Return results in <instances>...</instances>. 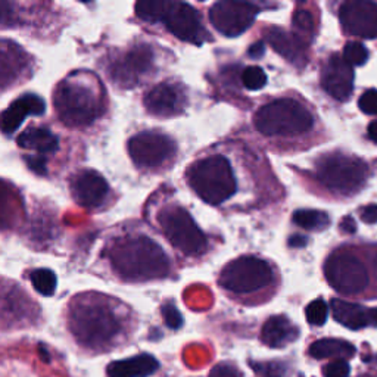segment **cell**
Instances as JSON below:
<instances>
[{
  "label": "cell",
  "instance_id": "1",
  "mask_svg": "<svg viewBox=\"0 0 377 377\" xmlns=\"http://www.w3.org/2000/svg\"><path fill=\"white\" fill-rule=\"evenodd\" d=\"M100 256L112 274L125 283H146L168 279L174 264L149 233L139 227H123L108 238Z\"/></svg>",
  "mask_w": 377,
  "mask_h": 377
},
{
  "label": "cell",
  "instance_id": "2",
  "mask_svg": "<svg viewBox=\"0 0 377 377\" xmlns=\"http://www.w3.org/2000/svg\"><path fill=\"white\" fill-rule=\"evenodd\" d=\"M128 323L127 306L105 294H78L68 303V330L85 350H111L127 336Z\"/></svg>",
  "mask_w": 377,
  "mask_h": 377
},
{
  "label": "cell",
  "instance_id": "3",
  "mask_svg": "<svg viewBox=\"0 0 377 377\" xmlns=\"http://www.w3.org/2000/svg\"><path fill=\"white\" fill-rule=\"evenodd\" d=\"M53 108L65 127L85 130L102 120L108 112L107 90L93 72L78 69L56 84Z\"/></svg>",
  "mask_w": 377,
  "mask_h": 377
},
{
  "label": "cell",
  "instance_id": "4",
  "mask_svg": "<svg viewBox=\"0 0 377 377\" xmlns=\"http://www.w3.org/2000/svg\"><path fill=\"white\" fill-rule=\"evenodd\" d=\"M152 220L170 245L186 259L202 258L210 248L208 238L202 231L192 215L177 200L164 195L158 200L151 199Z\"/></svg>",
  "mask_w": 377,
  "mask_h": 377
},
{
  "label": "cell",
  "instance_id": "5",
  "mask_svg": "<svg viewBox=\"0 0 377 377\" xmlns=\"http://www.w3.org/2000/svg\"><path fill=\"white\" fill-rule=\"evenodd\" d=\"M186 183L207 204L220 207L238 192V180L233 165L219 152H208L196 158L187 167Z\"/></svg>",
  "mask_w": 377,
  "mask_h": 377
},
{
  "label": "cell",
  "instance_id": "6",
  "mask_svg": "<svg viewBox=\"0 0 377 377\" xmlns=\"http://www.w3.org/2000/svg\"><path fill=\"white\" fill-rule=\"evenodd\" d=\"M135 13L142 21L163 25L174 37L200 46L210 40V33L202 22L199 12L183 2H139Z\"/></svg>",
  "mask_w": 377,
  "mask_h": 377
},
{
  "label": "cell",
  "instance_id": "7",
  "mask_svg": "<svg viewBox=\"0 0 377 377\" xmlns=\"http://www.w3.org/2000/svg\"><path fill=\"white\" fill-rule=\"evenodd\" d=\"M159 50L146 41H136L123 49H114L105 60L108 78L120 89H133L158 72Z\"/></svg>",
  "mask_w": 377,
  "mask_h": 377
},
{
  "label": "cell",
  "instance_id": "8",
  "mask_svg": "<svg viewBox=\"0 0 377 377\" xmlns=\"http://www.w3.org/2000/svg\"><path fill=\"white\" fill-rule=\"evenodd\" d=\"M254 125L267 137H298L314 127V117L299 100L280 97L258 109Z\"/></svg>",
  "mask_w": 377,
  "mask_h": 377
},
{
  "label": "cell",
  "instance_id": "9",
  "mask_svg": "<svg viewBox=\"0 0 377 377\" xmlns=\"http://www.w3.org/2000/svg\"><path fill=\"white\" fill-rule=\"evenodd\" d=\"M315 176L329 191L341 195H354L366 184L369 168L359 158L345 153H329L317 161Z\"/></svg>",
  "mask_w": 377,
  "mask_h": 377
},
{
  "label": "cell",
  "instance_id": "10",
  "mask_svg": "<svg viewBox=\"0 0 377 377\" xmlns=\"http://www.w3.org/2000/svg\"><path fill=\"white\" fill-rule=\"evenodd\" d=\"M274 280V268L268 261L246 255L233 259L221 270L219 285L228 294L252 295L270 287Z\"/></svg>",
  "mask_w": 377,
  "mask_h": 377
},
{
  "label": "cell",
  "instance_id": "11",
  "mask_svg": "<svg viewBox=\"0 0 377 377\" xmlns=\"http://www.w3.org/2000/svg\"><path fill=\"white\" fill-rule=\"evenodd\" d=\"M127 152L133 164L146 172H163L177 159V143L156 130H144L127 142Z\"/></svg>",
  "mask_w": 377,
  "mask_h": 377
},
{
  "label": "cell",
  "instance_id": "12",
  "mask_svg": "<svg viewBox=\"0 0 377 377\" xmlns=\"http://www.w3.org/2000/svg\"><path fill=\"white\" fill-rule=\"evenodd\" d=\"M324 277L336 292L345 296L364 294L370 280L364 261L348 248L329 255L324 263Z\"/></svg>",
  "mask_w": 377,
  "mask_h": 377
},
{
  "label": "cell",
  "instance_id": "13",
  "mask_svg": "<svg viewBox=\"0 0 377 377\" xmlns=\"http://www.w3.org/2000/svg\"><path fill=\"white\" fill-rule=\"evenodd\" d=\"M40 318L37 302L11 280H0V329L13 330L36 324Z\"/></svg>",
  "mask_w": 377,
  "mask_h": 377
},
{
  "label": "cell",
  "instance_id": "14",
  "mask_svg": "<svg viewBox=\"0 0 377 377\" xmlns=\"http://www.w3.org/2000/svg\"><path fill=\"white\" fill-rule=\"evenodd\" d=\"M69 192L77 205L87 211L107 208L112 200V188L102 174L83 168L69 179Z\"/></svg>",
  "mask_w": 377,
  "mask_h": 377
},
{
  "label": "cell",
  "instance_id": "15",
  "mask_svg": "<svg viewBox=\"0 0 377 377\" xmlns=\"http://www.w3.org/2000/svg\"><path fill=\"white\" fill-rule=\"evenodd\" d=\"M187 92L181 81L165 80L152 85L143 96V107L152 117L172 118L181 115L187 107Z\"/></svg>",
  "mask_w": 377,
  "mask_h": 377
},
{
  "label": "cell",
  "instance_id": "16",
  "mask_svg": "<svg viewBox=\"0 0 377 377\" xmlns=\"http://www.w3.org/2000/svg\"><path fill=\"white\" fill-rule=\"evenodd\" d=\"M18 148L30 153L27 165L39 176L48 174V158L60 149V139L45 125H30L17 137Z\"/></svg>",
  "mask_w": 377,
  "mask_h": 377
},
{
  "label": "cell",
  "instance_id": "17",
  "mask_svg": "<svg viewBox=\"0 0 377 377\" xmlns=\"http://www.w3.org/2000/svg\"><path fill=\"white\" fill-rule=\"evenodd\" d=\"M259 8L248 2H217L210 9V21L226 37H238L255 21Z\"/></svg>",
  "mask_w": 377,
  "mask_h": 377
},
{
  "label": "cell",
  "instance_id": "18",
  "mask_svg": "<svg viewBox=\"0 0 377 377\" xmlns=\"http://www.w3.org/2000/svg\"><path fill=\"white\" fill-rule=\"evenodd\" d=\"M33 56L12 40L0 39V93L12 90L33 76Z\"/></svg>",
  "mask_w": 377,
  "mask_h": 377
},
{
  "label": "cell",
  "instance_id": "19",
  "mask_svg": "<svg viewBox=\"0 0 377 377\" xmlns=\"http://www.w3.org/2000/svg\"><path fill=\"white\" fill-rule=\"evenodd\" d=\"M343 32L350 36L377 39V4L370 0H350L339 9Z\"/></svg>",
  "mask_w": 377,
  "mask_h": 377
},
{
  "label": "cell",
  "instance_id": "20",
  "mask_svg": "<svg viewBox=\"0 0 377 377\" xmlns=\"http://www.w3.org/2000/svg\"><path fill=\"white\" fill-rule=\"evenodd\" d=\"M354 78V67L348 64L343 57L335 55L323 68L322 85L331 97L345 102L352 95Z\"/></svg>",
  "mask_w": 377,
  "mask_h": 377
},
{
  "label": "cell",
  "instance_id": "21",
  "mask_svg": "<svg viewBox=\"0 0 377 377\" xmlns=\"http://www.w3.org/2000/svg\"><path fill=\"white\" fill-rule=\"evenodd\" d=\"M43 114H45V100L34 93H25L0 114V132L4 135L15 133L28 115L37 117Z\"/></svg>",
  "mask_w": 377,
  "mask_h": 377
},
{
  "label": "cell",
  "instance_id": "22",
  "mask_svg": "<svg viewBox=\"0 0 377 377\" xmlns=\"http://www.w3.org/2000/svg\"><path fill=\"white\" fill-rule=\"evenodd\" d=\"M267 40L271 48L294 67L302 69L308 64V57L306 53L307 45L295 34H289L280 30V28H271L267 33Z\"/></svg>",
  "mask_w": 377,
  "mask_h": 377
},
{
  "label": "cell",
  "instance_id": "23",
  "mask_svg": "<svg viewBox=\"0 0 377 377\" xmlns=\"http://www.w3.org/2000/svg\"><path fill=\"white\" fill-rule=\"evenodd\" d=\"M161 364L151 354H139L123 359L112 361L107 367L108 377H149L155 374Z\"/></svg>",
  "mask_w": 377,
  "mask_h": 377
},
{
  "label": "cell",
  "instance_id": "24",
  "mask_svg": "<svg viewBox=\"0 0 377 377\" xmlns=\"http://www.w3.org/2000/svg\"><path fill=\"white\" fill-rule=\"evenodd\" d=\"M299 335L298 327H295L291 320L285 315H274L266 322L261 330V341L270 348H285L289 343L296 341Z\"/></svg>",
  "mask_w": 377,
  "mask_h": 377
},
{
  "label": "cell",
  "instance_id": "25",
  "mask_svg": "<svg viewBox=\"0 0 377 377\" xmlns=\"http://www.w3.org/2000/svg\"><path fill=\"white\" fill-rule=\"evenodd\" d=\"M330 310H331L333 318L348 329L359 330V329L370 326V322H369L370 308H364L361 306H357V303L346 302L342 299H331Z\"/></svg>",
  "mask_w": 377,
  "mask_h": 377
},
{
  "label": "cell",
  "instance_id": "26",
  "mask_svg": "<svg viewBox=\"0 0 377 377\" xmlns=\"http://www.w3.org/2000/svg\"><path fill=\"white\" fill-rule=\"evenodd\" d=\"M308 354L317 359L338 358L346 361L355 355V346L342 339H318L311 343Z\"/></svg>",
  "mask_w": 377,
  "mask_h": 377
},
{
  "label": "cell",
  "instance_id": "27",
  "mask_svg": "<svg viewBox=\"0 0 377 377\" xmlns=\"http://www.w3.org/2000/svg\"><path fill=\"white\" fill-rule=\"evenodd\" d=\"M294 223L303 230L308 231H322L330 224L329 215L323 211L317 210H298L294 214Z\"/></svg>",
  "mask_w": 377,
  "mask_h": 377
},
{
  "label": "cell",
  "instance_id": "28",
  "mask_svg": "<svg viewBox=\"0 0 377 377\" xmlns=\"http://www.w3.org/2000/svg\"><path fill=\"white\" fill-rule=\"evenodd\" d=\"M34 291L43 296H52L56 292V274L49 268H34L28 273Z\"/></svg>",
  "mask_w": 377,
  "mask_h": 377
},
{
  "label": "cell",
  "instance_id": "29",
  "mask_svg": "<svg viewBox=\"0 0 377 377\" xmlns=\"http://www.w3.org/2000/svg\"><path fill=\"white\" fill-rule=\"evenodd\" d=\"M294 30L295 36L308 45V43L314 39L315 33V24H314V17L311 15L310 11L299 9L294 13Z\"/></svg>",
  "mask_w": 377,
  "mask_h": 377
},
{
  "label": "cell",
  "instance_id": "30",
  "mask_svg": "<svg viewBox=\"0 0 377 377\" xmlns=\"http://www.w3.org/2000/svg\"><path fill=\"white\" fill-rule=\"evenodd\" d=\"M342 57L351 67H361L369 60V50L359 41H348L343 48Z\"/></svg>",
  "mask_w": 377,
  "mask_h": 377
},
{
  "label": "cell",
  "instance_id": "31",
  "mask_svg": "<svg viewBox=\"0 0 377 377\" xmlns=\"http://www.w3.org/2000/svg\"><path fill=\"white\" fill-rule=\"evenodd\" d=\"M306 317L311 326H323L329 317V306L326 303V301L318 298L310 302L306 310Z\"/></svg>",
  "mask_w": 377,
  "mask_h": 377
},
{
  "label": "cell",
  "instance_id": "32",
  "mask_svg": "<svg viewBox=\"0 0 377 377\" xmlns=\"http://www.w3.org/2000/svg\"><path fill=\"white\" fill-rule=\"evenodd\" d=\"M242 83L248 90H261L267 84V74L263 68L248 67L242 72Z\"/></svg>",
  "mask_w": 377,
  "mask_h": 377
},
{
  "label": "cell",
  "instance_id": "33",
  "mask_svg": "<svg viewBox=\"0 0 377 377\" xmlns=\"http://www.w3.org/2000/svg\"><path fill=\"white\" fill-rule=\"evenodd\" d=\"M251 367L259 377H285V367L280 362H251Z\"/></svg>",
  "mask_w": 377,
  "mask_h": 377
},
{
  "label": "cell",
  "instance_id": "34",
  "mask_svg": "<svg viewBox=\"0 0 377 377\" xmlns=\"http://www.w3.org/2000/svg\"><path fill=\"white\" fill-rule=\"evenodd\" d=\"M161 314H163L164 323L167 324V327L172 330H179L183 326V315L180 314V311L172 302H168L165 303V306H163Z\"/></svg>",
  "mask_w": 377,
  "mask_h": 377
},
{
  "label": "cell",
  "instance_id": "35",
  "mask_svg": "<svg viewBox=\"0 0 377 377\" xmlns=\"http://www.w3.org/2000/svg\"><path fill=\"white\" fill-rule=\"evenodd\" d=\"M351 367L345 359H335L330 361L329 364L323 367L324 377H350Z\"/></svg>",
  "mask_w": 377,
  "mask_h": 377
},
{
  "label": "cell",
  "instance_id": "36",
  "mask_svg": "<svg viewBox=\"0 0 377 377\" xmlns=\"http://www.w3.org/2000/svg\"><path fill=\"white\" fill-rule=\"evenodd\" d=\"M358 107L364 114L377 117V90L369 89L362 93L358 100Z\"/></svg>",
  "mask_w": 377,
  "mask_h": 377
},
{
  "label": "cell",
  "instance_id": "37",
  "mask_svg": "<svg viewBox=\"0 0 377 377\" xmlns=\"http://www.w3.org/2000/svg\"><path fill=\"white\" fill-rule=\"evenodd\" d=\"M210 377H245L243 373L231 362H220L210 371Z\"/></svg>",
  "mask_w": 377,
  "mask_h": 377
},
{
  "label": "cell",
  "instance_id": "38",
  "mask_svg": "<svg viewBox=\"0 0 377 377\" xmlns=\"http://www.w3.org/2000/svg\"><path fill=\"white\" fill-rule=\"evenodd\" d=\"M361 220L367 223V224H374L377 223V205L376 204H370L367 207H364L359 212Z\"/></svg>",
  "mask_w": 377,
  "mask_h": 377
},
{
  "label": "cell",
  "instance_id": "39",
  "mask_svg": "<svg viewBox=\"0 0 377 377\" xmlns=\"http://www.w3.org/2000/svg\"><path fill=\"white\" fill-rule=\"evenodd\" d=\"M248 55L251 57H254V60H259V57H263L266 55V45L263 41H256L254 43V45L249 48V52Z\"/></svg>",
  "mask_w": 377,
  "mask_h": 377
},
{
  "label": "cell",
  "instance_id": "40",
  "mask_svg": "<svg viewBox=\"0 0 377 377\" xmlns=\"http://www.w3.org/2000/svg\"><path fill=\"white\" fill-rule=\"evenodd\" d=\"M341 230L345 231V233H355L357 226L351 217H345V219L341 221Z\"/></svg>",
  "mask_w": 377,
  "mask_h": 377
},
{
  "label": "cell",
  "instance_id": "41",
  "mask_svg": "<svg viewBox=\"0 0 377 377\" xmlns=\"http://www.w3.org/2000/svg\"><path fill=\"white\" fill-rule=\"evenodd\" d=\"M306 245H307V239L303 236L295 235L289 239V246H292V248H303Z\"/></svg>",
  "mask_w": 377,
  "mask_h": 377
},
{
  "label": "cell",
  "instance_id": "42",
  "mask_svg": "<svg viewBox=\"0 0 377 377\" xmlns=\"http://www.w3.org/2000/svg\"><path fill=\"white\" fill-rule=\"evenodd\" d=\"M367 135H369V139L373 140L374 143H377V120L371 121L369 128H367Z\"/></svg>",
  "mask_w": 377,
  "mask_h": 377
},
{
  "label": "cell",
  "instance_id": "43",
  "mask_svg": "<svg viewBox=\"0 0 377 377\" xmlns=\"http://www.w3.org/2000/svg\"><path fill=\"white\" fill-rule=\"evenodd\" d=\"M369 322L370 326H377V308H371L369 311Z\"/></svg>",
  "mask_w": 377,
  "mask_h": 377
}]
</instances>
